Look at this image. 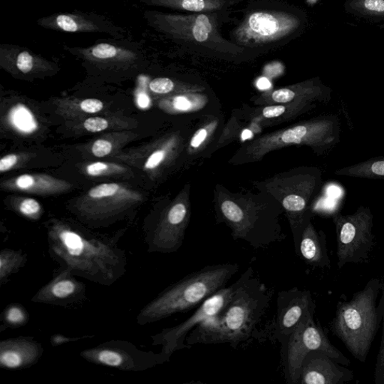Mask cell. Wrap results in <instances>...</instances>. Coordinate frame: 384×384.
Returning <instances> with one entry per match:
<instances>
[{
    "label": "cell",
    "mask_w": 384,
    "mask_h": 384,
    "mask_svg": "<svg viewBox=\"0 0 384 384\" xmlns=\"http://www.w3.org/2000/svg\"><path fill=\"white\" fill-rule=\"evenodd\" d=\"M151 91L159 94H166L172 92L175 88L172 80L167 78H158L153 79L149 85Z\"/></svg>",
    "instance_id": "cell-31"
},
{
    "label": "cell",
    "mask_w": 384,
    "mask_h": 384,
    "mask_svg": "<svg viewBox=\"0 0 384 384\" xmlns=\"http://www.w3.org/2000/svg\"><path fill=\"white\" fill-rule=\"evenodd\" d=\"M90 336H81V337H69L66 336L61 334H56L52 336L51 338V344L53 347H58L63 344L76 343V341L86 338H90Z\"/></svg>",
    "instance_id": "cell-36"
},
{
    "label": "cell",
    "mask_w": 384,
    "mask_h": 384,
    "mask_svg": "<svg viewBox=\"0 0 384 384\" xmlns=\"http://www.w3.org/2000/svg\"><path fill=\"white\" fill-rule=\"evenodd\" d=\"M0 66L7 72L24 77L55 73L58 66L26 47L0 45Z\"/></svg>",
    "instance_id": "cell-16"
},
{
    "label": "cell",
    "mask_w": 384,
    "mask_h": 384,
    "mask_svg": "<svg viewBox=\"0 0 384 384\" xmlns=\"http://www.w3.org/2000/svg\"><path fill=\"white\" fill-rule=\"evenodd\" d=\"M207 136V132L204 129L198 130L191 140V146L197 148L205 140Z\"/></svg>",
    "instance_id": "cell-42"
},
{
    "label": "cell",
    "mask_w": 384,
    "mask_h": 384,
    "mask_svg": "<svg viewBox=\"0 0 384 384\" xmlns=\"http://www.w3.org/2000/svg\"><path fill=\"white\" fill-rule=\"evenodd\" d=\"M286 110V107L281 105L266 107L263 110V115L266 118H278L282 115Z\"/></svg>",
    "instance_id": "cell-40"
},
{
    "label": "cell",
    "mask_w": 384,
    "mask_h": 384,
    "mask_svg": "<svg viewBox=\"0 0 384 384\" xmlns=\"http://www.w3.org/2000/svg\"><path fill=\"white\" fill-rule=\"evenodd\" d=\"M249 6L231 31L229 40L254 55L289 44L301 29V18L286 4L259 0Z\"/></svg>",
    "instance_id": "cell-4"
},
{
    "label": "cell",
    "mask_w": 384,
    "mask_h": 384,
    "mask_svg": "<svg viewBox=\"0 0 384 384\" xmlns=\"http://www.w3.org/2000/svg\"><path fill=\"white\" fill-rule=\"evenodd\" d=\"M86 170L88 175L91 177H100L113 174H120L125 172V169L116 164L94 162L89 165Z\"/></svg>",
    "instance_id": "cell-27"
},
{
    "label": "cell",
    "mask_w": 384,
    "mask_h": 384,
    "mask_svg": "<svg viewBox=\"0 0 384 384\" xmlns=\"http://www.w3.org/2000/svg\"><path fill=\"white\" fill-rule=\"evenodd\" d=\"M6 187L11 190L50 194L66 190L69 185L48 175H24L6 182Z\"/></svg>",
    "instance_id": "cell-21"
},
{
    "label": "cell",
    "mask_w": 384,
    "mask_h": 384,
    "mask_svg": "<svg viewBox=\"0 0 384 384\" xmlns=\"http://www.w3.org/2000/svg\"><path fill=\"white\" fill-rule=\"evenodd\" d=\"M95 365L116 368L123 372L139 373L169 362L166 355L142 351L130 341L111 340L80 353Z\"/></svg>",
    "instance_id": "cell-11"
},
{
    "label": "cell",
    "mask_w": 384,
    "mask_h": 384,
    "mask_svg": "<svg viewBox=\"0 0 384 384\" xmlns=\"http://www.w3.org/2000/svg\"><path fill=\"white\" fill-rule=\"evenodd\" d=\"M63 48L85 66L98 72L136 73L147 61L145 48L130 38L98 39L88 47Z\"/></svg>",
    "instance_id": "cell-8"
},
{
    "label": "cell",
    "mask_w": 384,
    "mask_h": 384,
    "mask_svg": "<svg viewBox=\"0 0 384 384\" xmlns=\"http://www.w3.org/2000/svg\"><path fill=\"white\" fill-rule=\"evenodd\" d=\"M113 149L110 141L106 140H98L92 147V152L96 157L102 158L109 155Z\"/></svg>",
    "instance_id": "cell-34"
},
{
    "label": "cell",
    "mask_w": 384,
    "mask_h": 384,
    "mask_svg": "<svg viewBox=\"0 0 384 384\" xmlns=\"http://www.w3.org/2000/svg\"><path fill=\"white\" fill-rule=\"evenodd\" d=\"M296 94L290 89H281L275 91L273 95V99L276 103H287L291 102Z\"/></svg>",
    "instance_id": "cell-37"
},
{
    "label": "cell",
    "mask_w": 384,
    "mask_h": 384,
    "mask_svg": "<svg viewBox=\"0 0 384 384\" xmlns=\"http://www.w3.org/2000/svg\"><path fill=\"white\" fill-rule=\"evenodd\" d=\"M8 119L14 129L21 134H33L38 127L32 111L22 104H18L11 109Z\"/></svg>",
    "instance_id": "cell-23"
},
{
    "label": "cell",
    "mask_w": 384,
    "mask_h": 384,
    "mask_svg": "<svg viewBox=\"0 0 384 384\" xmlns=\"http://www.w3.org/2000/svg\"><path fill=\"white\" fill-rule=\"evenodd\" d=\"M48 237L51 258L76 276L110 286L127 271L126 253L113 239L61 222L51 224Z\"/></svg>",
    "instance_id": "cell-1"
},
{
    "label": "cell",
    "mask_w": 384,
    "mask_h": 384,
    "mask_svg": "<svg viewBox=\"0 0 384 384\" xmlns=\"http://www.w3.org/2000/svg\"><path fill=\"white\" fill-rule=\"evenodd\" d=\"M274 294L248 267V275L232 300L214 317L198 325L189 334L187 343L229 344L237 349L254 336Z\"/></svg>",
    "instance_id": "cell-2"
},
{
    "label": "cell",
    "mask_w": 384,
    "mask_h": 384,
    "mask_svg": "<svg viewBox=\"0 0 384 384\" xmlns=\"http://www.w3.org/2000/svg\"><path fill=\"white\" fill-rule=\"evenodd\" d=\"M80 108L83 112L95 113L101 111L104 108V104L98 99L90 98L83 101Z\"/></svg>",
    "instance_id": "cell-35"
},
{
    "label": "cell",
    "mask_w": 384,
    "mask_h": 384,
    "mask_svg": "<svg viewBox=\"0 0 384 384\" xmlns=\"http://www.w3.org/2000/svg\"><path fill=\"white\" fill-rule=\"evenodd\" d=\"M337 265L343 269L350 264H361L369 259L375 245L373 216L360 207L353 215L335 217Z\"/></svg>",
    "instance_id": "cell-9"
},
{
    "label": "cell",
    "mask_w": 384,
    "mask_h": 384,
    "mask_svg": "<svg viewBox=\"0 0 384 384\" xmlns=\"http://www.w3.org/2000/svg\"><path fill=\"white\" fill-rule=\"evenodd\" d=\"M43 353V346L30 336L3 340L0 343V366L8 370L29 368L38 362Z\"/></svg>",
    "instance_id": "cell-18"
},
{
    "label": "cell",
    "mask_w": 384,
    "mask_h": 384,
    "mask_svg": "<svg viewBox=\"0 0 384 384\" xmlns=\"http://www.w3.org/2000/svg\"><path fill=\"white\" fill-rule=\"evenodd\" d=\"M140 201V194L117 183H104L90 190L78 209L85 220L101 223L108 222Z\"/></svg>",
    "instance_id": "cell-12"
},
{
    "label": "cell",
    "mask_w": 384,
    "mask_h": 384,
    "mask_svg": "<svg viewBox=\"0 0 384 384\" xmlns=\"http://www.w3.org/2000/svg\"><path fill=\"white\" fill-rule=\"evenodd\" d=\"M221 209L224 218L234 227L244 218V211L232 201H225L222 204Z\"/></svg>",
    "instance_id": "cell-28"
},
{
    "label": "cell",
    "mask_w": 384,
    "mask_h": 384,
    "mask_svg": "<svg viewBox=\"0 0 384 384\" xmlns=\"http://www.w3.org/2000/svg\"><path fill=\"white\" fill-rule=\"evenodd\" d=\"M381 296L378 306V316L382 321V337L375 365V382L384 384V281L382 284Z\"/></svg>",
    "instance_id": "cell-26"
},
{
    "label": "cell",
    "mask_w": 384,
    "mask_h": 384,
    "mask_svg": "<svg viewBox=\"0 0 384 384\" xmlns=\"http://www.w3.org/2000/svg\"><path fill=\"white\" fill-rule=\"evenodd\" d=\"M328 193L330 196L331 195L333 198H336L341 196V190L337 187L333 186L330 188V190H328Z\"/></svg>",
    "instance_id": "cell-45"
},
{
    "label": "cell",
    "mask_w": 384,
    "mask_h": 384,
    "mask_svg": "<svg viewBox=\"0 0 384 384\" xmlns=\"http://www.w3.org/2000/svg\"><path fill=\"white\" fill-rule=\"evenodd\" d=\"M281 359L284 376L289 384L300 383L301 365L306 356L311 351H321L337 363L348 366L351 361L336 348L314 316H309L283 341Z\"/></svg>",
    "instance_id": "cell-7"
},
{
    "label": "cell",
    "mask_w": 384,
    "mask_h": 384,
    "mask_svg": "<svg viewBox=\"0 0 384 384\" xmlns=\"http://www.w3.org/2000/svg\"><path fill=\"white\" fill-rule=\"evenodd\" d=\"M229 15V11L199 14L146 11L144 18L152 29L188 51L232 61L255 56L222 36V26L230 19Z\"/></svg>",
    "instance_id": "cell-3"
},
{
    "label": "cell",
    "mask_w": 384,
    "mask_h": 384,
    "mask_svg": "<svg viewBox=\"0 0 384 384\" xmlns=\"http://www.w3.org/2000/svg\"><path fill=\"white\" fill-rule=\"evenodd\" d=\"M86 300V286L66 269L60 271L32 298V302L66 307Z\"/></svg>",
    "instance_id": "cell-15"
},
{
    "label": "cell",
    "mask_w": 384,
    "mask_h": 384,
    "mask_svg": "<svg viewBox=\"0 0 384 384\" xmlns=\"http://www.w3.org/2000/svg\"><path fill=\"white\" fill-rule=\"evenodd\" d=\"M338 173L371 178L384 177V160L369 161L355 167L344 169Z\"/></svg>",
    "instance_id": "cell-24"
},
{
    "label": "cell",
    "mask_w": 384,
    "mask_h": 384,
    "mask_svg": "<svg viewBox=\"0 0 384 384\" xmlns=\"http://www.w3.org/2000/svg\"><path fill=\"white\" fill-rule=\"evenodd\" d=\"M238 1L242 2L244 1V0H238Z\"/></svg>",
    "instance_id": "cell-48"
},
{
    "label": "cell",
    "mask_w": 384,
    "mask_h": 384,
    "mask_svg": "<svg viewBox=\"0 0 384 384\" xmlns=\"http://www.w3.org/2000/svg\"><path fill=\"white\" fill-rule=\"evenodd\" d=\"M137 103L142 108H147L150 105V98L146 94H140L137 98Z\"/></svg>",
    "instance_id": "cell-44"
},
{
    "label": "cell",
    "mask_w": 384,
    "mask_h": 384,
    "mask_svg": "<svg viewBox=\"0 0 384 384\" xmlns=\"http://www.w3.org/2000/svg\"><path fill=\"white\" fill-rule=\"evenodd\" d=\"M27 262V256L22 251L5 249L0 252V283L6 284L9 277L18 273Z\"/></svg>",
    "instance_id": "cell-22"
},
{
    "label": "cell",
    "mask_w": 384,
    "mask_h": 384,
    "mask_svg": "<svg viewBox=\"0 0 384 384\" xmlns=\"http://www.w3.org/2000/svg\"><path fill=\"white\" fill-rule=\"evenodd\" d=\"M353 379L351 369L321 351L308 353L301 365V384H345Z\"/></svg>",
    "instance_id": "cell-17"
},
{
    "label": "cell",
    "mask_w": 384,
    "mask_h": 384,
    "mask_svg": "<svg viewBox=\"0 0 384 384\" xmlns=\"http://www.w3.org/2000/svg\"><path fill=\"white\" fill-rule=\"evenodd\" d=\"M365 7L370 10L378 12L384 11L383 0H365Z\"/></svg>",
    "instance_id": "cell-41"
},
{
    "label": "cell",
    "mask_w": 384,
    "mask_h": 384,
    "mask_svg": "<svg viewBox=\"0 0 384 384\" xmlns=\"http://www.w3.org/2000/svg\"><path fill=\"white\" fill-rule=\"evenodd\" d=\"M30 320L26 308L20 304H11L7 306L2 315L4 323L10 328H16L24 326Z\"/></svg>",
    "instance_id": "cell-25"
},
{
    "label": "cell",
    "mask_w": 384,
    "mask_h": 384,
    "mask_svg": "<svg viewBox=\"0 0 384 384\" xmlns=\"http://www.w3.org/2000/svg\"><path fill=\"white\" fill-rule=\"evenodd\" d=\"M316 309L309 291L293 288L279 292L276 316L266 329L269 336L281 344L306 318L315 316Z\"/></svg>",
    "instance_id": "cell-13"
},
{
    "label": "cell",
    "mask_w": 384,
    "mask_h": 384,
    "mask_svg": "<svg viewBox=\"0 0 384 384\" xmlns=\"http://www.w3.org/2000/svg\"><path fill=\"white\" fill-rule=\"evenodd\" d=\"M308 129L304 125H299L293 129L284 132L281 136V140L284 143L300 144L303 139L307 135Z\"/></svg>",
    "instance_id": "cell-30"
},
{
    "label": "cell",
    "mask_w": 384,
    "mask_h": 384,
    "mask_svg": "<svg viewBox=\"0 0 384 384\" xmlns=\"http://www.w3.org/2000/svg\"><path fill=\"white\" fill-rule=\"evenodd\" d=\"M19 210L23 216L37 219L41 216V207L35 199L26 198L20 203Z\"/></svg>",
    "instance_id": "cell-29"
},
{
    "label": "cell",
    "mask_w": 384,
    "mask_h": 384,
    "mask_svg": "<svg viewBox=\"0 0 384 384\" xmlns=\"http://www.w3.org/2000/svg\"><path fill=\"white\" fill-rule=\"evenodd\" d=\"M38 26L44 29L68 33H103L113 38H130L125 28L108 18L94 12L74 11L61 12L41 18Z\"/></svg>",
    "instance_id": "cell-14"
},
{
    "label": "cell",
    "mask_w": 384,
    "mask_h": 384,
    "mask_svg": "<svg viewBox=\"0 0 384 384\" xmlns=\"http://www.w3.org/2000/svg\"><path fill=\"white\" fill-rule=\"evenodd\" d=\"M239 269L238 264L226 263L206 266L189 274L165 289L142 308L137 316V323H152L200 306L224 288Z\"/></svg>",
    "instance_id": "cell-5"
},
{
    "label": "cell",
    "mask_w": 384,
    "mask_h": 384,
    "mask_svg": "<svg viewBox=\"0 0 384 384\" xmlns=\"http://www.w3.org/2000/svg\"><path fill=\"white\" fill-rule=\"evenodd\" d=\"M146 6L162 7L190 14L229 11L238 0H138Z\"/></svg>",
    "instance_id": "cell-20"
},
{
    "label": "cell",
    "mask_w": 384,
    "mask_h": 384,
    "mask_svg": "<svg viewBox=\"0 0 384 384\" xmlns=\"http://www.w3.org/2000/svg\"><path fill=\"white\" fill-rule=\"evenodd\" d=\"M19 162V156L16 154H9L0 160V172H9Z\"/></svg>",
    "instance_id": "cell-39"
},
{
    "label": "cell",
    "mask_w": 384,
    "mask_h": 384,
    "mask_svg": "<svg viewBox=\"0 0 384 384\" xmlns=\"http://www.w3.org/2000/svg\"><path fill=\"white\" fill-rule=\"evenodd\" d=\"M305 199L301 196L291 194L284 199L283 207L292 212H302L306 208Z\"/></svg>",
    "instance_id": "cell-32"
},
{
    "label": "cell",
    "mask_w": 384,
    "mask_h": 384,
    "mask_svg": "<svg viewBox=\"0 0 384 384\" xmlns=\"http://www.w3.org/2000/svg\"><path fill=\"white\" fill-rule=\"evenodd\" d=\"M85 130L90 133H99L104 131L108 127V122L101 118H89L84 122Z\"/></svg>",
    "instance_id": "cell-33"
},
{
    "label": "cell",
    "mask_w": 384,
    "mask_h": 384,
    "mask_svg": "<svg viewBox=\"0 0 384 384\" xmlns=\"http://www.w3.org/2000/svg\"><path fill=\"white\" fill-rule=\"evenodd\" d=\"M252 137V133L250 130H247L243 133V135H242V138L243 140H247Z\"/></svg>",
    "instance_id": "cell-47"
},
{
    "label": "cell",
    "mask_w": 384,
    "mask_h": 384,
    "mask_svg": "<svg viewBox=\"0 0 384 384\" xmlns=\"http://www.w3.org/2000/svg\"><path fill=\"white\" fill-rule=\"evenodd\" d=\"M382 282L370 279L365 288L355 293L348 302H338L336 316L330 324L333 333L346 346L355 359L367 360L381 321L377 301Z\"/></svg>",
    "instance_id": "cell-6"
},
{
    "label": "cell",
    "mask_w": 384,
    "mask_h": 384,
    "mask_svg": "<svg viewBox=\"0 0 384 384\" xmlns=\"http://www.w3.org/2000/svg\"><path fill=\"white\" fill-rule=\"evenodd\" d=\"M247 275L248 269L231 286L224 287L207 298L187 320L152 336V346H162L161 352L168 358L177 351L190 349L192 347L187 343L189 334L198 325L221 312L243 284Z\"/></svg>",
    "instance_id": "cell-10"
},
{
    "label": "cell",
    "mask_w": 384,
    "mask_h": 384,
    "mask_svg": "<svg viewBox=\"0 0 384 384\" xmlns=\"http://www.w3.org/2000/svg\"><path fill=\"white\" fill-rule=\"evenodd\" d=\"M258 87L261 90H266L269 88L270 83L266 79L263 78L259 81Z\"/></svg>",
    "instance_id": "cell-46"
},
{
    "label": "cell",
    "mask_w": 384,
    "mask_h": 384,
    "mask_svg": "<svg viewBox=\"0 0 384 384\" xmlns=\"http://www.w3.org/2000/svg\"><path fill=\"white\" fill-rule=\"evenodd\" d=\"M297 255L308 265L318 268H331V261L327 251L326 235L317 232L311 224H307L298 246Z\"/></svg>",
    "instance_id": "cell-19"
},
{
    "label": "cell",
    "mask_w": 384,
    "mask_h": 384,
    "mask_svg": "<svg viewBox=\"0 0 384 384\" xmlns=\"http://www.w3.org/2000/svg\"><path fill=\"white\" fill-rule=\"evenodd\" d=\"M174 105L175 108L180 110H187L192 107V104L188 99L182 96L175 99Z\"/></svg>",
    "instance_id": "cell-43"
},
{
    "label": "cell",
    "mask_w": 384,
    "mask_h": 384,
    "mask_svg": "<svg viewBox=\"0 0 384 384\" xmlns=\"http://www.w3.org/2000/svg\"><path fill=\"white\" fill-rule=\"evenodd\" d=\"M165 150H160L154 152L148 158L145 164V168L148 170H152L155 168L156 167H158L165 159Z\"/></svg>",
    "instance_id": "cell-38"
}]
</instances>
